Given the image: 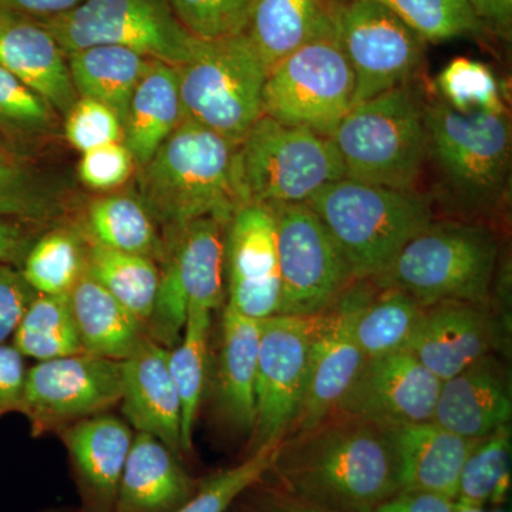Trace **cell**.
<instances>
[{"label": "cell", "instance_id": "1", "mask_svg": "<svg viewBox=\"0 0 512 512\" xmlns=\"http://www.w3.org/2000/svg\"><path fill=\"white\" fill-rule=\"evenodd\" d=\"M266 474L328 512H370L403 490L387 431L339 410L282 440Z\"/></svg>", "mask_w": 512, "mask_h": 512}, {"label": "cell", "instance_id": "2", "mask_svg": "<svg viewBox=\"0 0 512 512\" xmlns=\"http://www.w3.org/2000/svg\"><path fill=\"white\" fill-rule=\"evenodd\" d=\"M424 127L426 165L433 167L441 205L467 221L497 210L510 177L508 113L463 114L441 99L424 101Z\"/></svg>", "mask_w": 512, "mask_h": 512}, {"label": "cell", "instance_id": "3", "mask_svg": "<svg viewBox=\"0 0 512 512\" xmlns=\"http://www.w3.org/2000/svg\"><path fill=\"white\" fill-rule=\"evenodd\" d=\"M234 144L184 119L140 167V201L165 231L200 218L228 225L241 207L234 183Z\"/></svg>", "mask_w": 512, "mask_h": 512}, {"label": "cell", "instance_id": "4", "mask_svg": "<svg viewBox=\"0 0 512 512\" xmlns=\"http://www.w3.org/2000/svg\"><path fill=\"white\" fill-rule=\"evenodd\" d=\"M498 255L497 235L483 221L434 218L372 282L407 293L421 308L443 302L487 305Z\"/></svg>", "mask_w": 512, "mask_h": 512}, {"label": "cell", "instance_id": "5", "mask_svg": "<svg viewBox=\"0 0 512 512\" xmlns=\"http://www.w3.org/2000/svg\"><path fill=\"white\" fill-rule=\"evenodd\" d=\"M318 215L355 281L382 274L404 245L434 220L433 200L404 191L342 178L306 202Z\"/></svg>", "mask_w": 512, "mask_h": 512}, {"label": "cell", "instance_id": "6", "mask_svg": "<svg viewBox=\"0 0 512 512\" xmlns=\"http://www.w3.org/2000/svg\"><path fill=\"white\" fill-rule=\"evenodd\" d=\"M346 178L417 190L426 170L424 100L412 84L353 104L335 133Z\"/></svg>", "mask_w": 512, "mask_h": 512}, {"label": "cell", "instance_id": "7", "mask_svg": "<svg viewBox=\"0 0 512 512\" xmlns=\"http://www.w3.org/2000/svg\"><path fill=\"white\" fill-rule=\"evenodd\" d=\"M332 138L262 116L235 148L234 183L241 205L302 204L345 178Z\"/></svg>", "mask_w": 512, "mask_h": 512}, {"label": "cell", "instance_id": "8", "mask_svg": "<svg viewBox=\"0 0 512 512\" xmlns=\"http://www.w3.org/2000/svg\"><path fill=\"white\" fill-rule=\"evenodd\" d=\"M184 119L238 146L264 116L262 93L268 69L248 36L201 42L177 67Z\"/></svg>", "mask_w": 512, "mask_h": 512}, {"label": "cell", "instance_id": "9", "mask_svg": "<svg viewBox=\"0 0 512 512\" xmlns=\"http://www.w3.org/2000/svg\"><path fill=\"white\" fill-rule=\"evenodd\" d=\"M39 22L66 56L113 45L178 67L191 59L198 43L175 18L170 0H86L64 15Z\"/></svg>", "mask_w": 512, "mask_h": 512}, {"label": "cell", "instance_id": "10", "mask_svg": "<svg viewBox=\"0 0 512 512\" xmlns=\"http://www.w3.org/2000/svg\"><path fill=\"white\" fill-rule=\"evenodd\" d=\"M225 228L214 218H200L165 231L164 268L148 338L170 349L177 345L191 306L214 311L224 298Z\"/></svg>", "mask_w": 512, "mask_h": 512}, {"label": "cell", "instance_id": "11", "mask_svg": "<svg viewBox=\"0 0 512 512\" xmlns=\"http://www.w3.org/2000/svg\"><path fill=\"white\" fill-rule=\"evenodd\" d=\"M353 97L355 74L338 40H316L269 70L262 113L279 123L332 137L352 109Z\"/></svg>", "mask_w": 512, "mask_h": 512}, {"label": "cell", "instance_id": "12", "mask_svg": "<svg viewBox=\"0 0 512 512\" xmlns=\"http://www.w3.org/2000/svg\"><path fill=\"white\" fill-rule=\"evenodd\" d=\"M336 40L355 74L353 104L412 84L426 42L376 0H332Z\"/></svg>", "mask_w": 512, "mask_h": 512}, {"label": "cell", "instance_id": "13", "mask_svg": "<svg viewBox=\"0 0 512 512\" xmlns=\"http://www.w3.org/2000/svg\"><path fill=\"white\" fill-rule=\"evenodd\" d=\"M281 276L279 315L312 318L353 284L335 239L306 202L271 207Z\"/></svg>", "mask_w": 512, "mask_h": 512}, {"label": "cell", "instance_id": "14", "mask_svg": "<svg viewBox=\"0 0 512 512\" xmlns=\"http://www.w3.org/2000/svg\"><path fill=\"white\" fill-rule=\"evenodd\" d=\"M313 323V316L261 320L256 416L248 456L281 443L295 426L308 382Z\"/></svg>", "mask_w": 512, "mask_h": 512}, {"label": "cell", "instance_id": "15", "mask_svg": "<svg viewBox=\"0 0 512 512\" xmlns=\"http://www.w3.org/2000/svg\"><path fill=\"white\" fill-rule=\"evenodd\" d=\"M119 360L77 353L39 362L26 373L20 413L35 436L97 416L120 403Z\"/></svg>", "mask_w": 512, "mask_h": 512}, {"label": "cell", "instance_id": "16", "mask_svg": "<svg viewBox=\"0 0 512 512\" xmlns=\"http://www.w3.org/2000/svg\"><path fill=\"white\" fill-rule=\"evenodd\" d=\"M373 291L372 281H356L330 305L313 316L308 382L291 433L311 429L336 412L366 357L357 343L355 319Z\"/></svg>", "mask_w": 512, "mask_h": 512}, {"label": "cell", "instance_id": "17", "mask_svg": "<svg viewBox=\"0 0 512 512\" xmlns=\"http://www.w3.org/2000/svg\"><path fill=\"white\" fill-rule=\"evenodd\" d=\"M441 380L409 352L366 359L339 412L382 429L433 421Z\"/></svg>", "mask_w": 512, "mask_h": 512}, {"label": "cell", "instance_id": "18", "mask_svg": "<svg viewBox=\"0 0 512 512\" xmlns=\"http://www.w3.org/2000/svg\"><path fill=\"white\" fill-rule=\"evenodd\" d=\"M228 305L255 320L279 315L281 276L271 208L241 205L225 228Z\"/></svg>", "mask_w": 512, "mask_h": 512}, {"label": "cell", "instance_id": "19", "mask_svg": "<svg viewBox=\"0 0 512 512\" xmlns=\"http://www.w3.org/2000/svg\"><path fill=\"white\" fill-rule=\"evenodd\" d=\"M494 319L483 303L443 302L424 308L409 346L441 382L493 353Z\"/></svg>", "mask_w": 512, "mask_h": 512}, {"label": "cell", "instance_id": "20", "mask_svg": "<svg viewBox=\"0 0 512 512\" xmlns=\"http://www.w3.org/2000/svg\"><path fill=\"white\" fill-rule=\"evenodd\" d=\"M0 66L63 117L79 100L66 53L37 19L0 10Z\"/></svg>", "mask_w": 512, "mask_h": 512}, {"label": "cell", "instance_id": "21", "mask_svg": "<svg viewBox=\"0 0 512 512\" xmlns=\"http://www.w3.org/2000/svg\"><path fill=\"white\" fill-rule=\"evenodd\" d=\"M168 350L147 338L133 356L121 362V409L138 431L163 441L183 460L181 403L168 367Z\"/></svg>", "mask_w": 512, "mask_h": 512}, {"label": "cell", "instance_id": "22", "mask_svg": "<svg viewBox=\"0 0 512 512\" xmlns=\"http://www.w3.org/2000/svg\"><path fill=\"white\" fill-rule=\"evenodd\" d=\"M512 417L511 377L491 353L441 384L434 419L444 429L480 440Z\"/></svg>", "mask_w": 512, "mask_h": 512}, {"label": "cell", "instance_id": "23", "mask_svg": "<svg viewBox=\"0 0 512 512\" xmlns=\"http://www.w3.org/2000/svg\"><path fill=\"white\" fill-rule=\"evenodd\" d=\"M62 439L83 497L82 512H113L133 433L126 423L110 414H97L70 424Z\"/></svg>", "mask_w": 512, "mask_h": 512}, {"label": "cell", "instance_id": "24", "mask_svg": "<svg viewBox=\"0 0 512 512\" xmlns=\"http://www.w3.org/2000/svg\"><path fill=\"white\" fill-rule=\"evenodd\" d=\"M194 480L183 460L163 441L137 433L131 444L113 512H175L197 493Z\"/></svg>", "mask_w": 512, "mask_h": 512}, {"label": "cell", "instance_id": "25", "mask_svg": "<svg viewBox=\"0 0 512 512\" xmlns=\"http://www.w3.org/2000/svg\"><path fill=\"white\" fill-rule=\"evenodd\" d=\"M384 430L396 451L403 490L427 491L456 500L464 463L481 439L458 436L436 421Z\"/></svg>", "mask_w": 512, "mask_h": 512}, {"label": "cell", "instance_id": "26", "mask_svg": "<svg viewBox=\"0 0 512 512\" xmlns=\"http://www.w3.org/2000/svg\"><path fill=\"white\" fill-rule=\"evenodd\" d=\"M259 338L261 320L248 318L227 303L215 377V410L222 423L238 434L254 430Z\"/></svg>", "mask_w": 512, "mask_h": 512}, {"label": "cell", "instance_id": "27", "mask_svg": "<svg viewBox=\"0 0 512 512\" xmlns=\"http://www.w3.org/2000/svg\"><path fill=\"white\" fill-rule=\"evenodd\" d=\"M245 35L269 72L308 43L336 39L332 0H255Z\"/></svg>", "mask_w": 512, "mask_h": 512}, {"label": "cell", "instance_id": "28", "mask_svg": "<svg viewBox=\"0 0 512 512\" xmlns=\"http://www.w3.org/2000/svg\"><path fill=\"white\" fill-rule=\"evenodd\" d=\"M183 120L177 67L154 60L134 90L124 119L123 143L136 165H146Z\"/></svg>", "mask_w": 512, "mask_h": 512}, {"label": "cell", "instance_id": "29", "mask_svg": "<svg viewBox=\"0 0 512 512\" xmlns=\"http://www.w3.org/2000/svg\"><path fill=\"white\" fill-rule=\"evenodd\" d=\"M69 298L83 353L123 362L148 338L146 326L87 272Z\"/></svg>", "mask_w": 512, "mask_h": 512}, {"label": "cell", "instance_id": "30", "mask_svg": "<svg viewBox=\"0 0 512 512\" xmlns=\"http://www.w3.org/2000/svg\"><path fill=\"white\" fill-rule=\"evenodd\" d=\"M67 60L79 97L107 104L119 114L124 126L131 96L154 60L113 45L86 47Z\"/></svg>", "mask_w": 512, "mask_h": 512}, {"label": "cell", "instance_id": "31", "mask_svg": "<svg viewBox=\"0 0 512 512\" xmlns=\"http://www.w3.org/2000/svg\"><path fill=\"white\" fill-rule=\"evenodd\" d=\"M86 228L96 244L163 261L164 241L140 198L127 194L94 198L87 208Z\"/></svg>", "mask_w": 512, "mask_h": 512}, {"label": "cell", "instance_id": "32", "mask_svg": "<svg viewBox=\"0 0 512 512\" xmlns=\"http://www.w3.org/2000/svg\"><path fill=\"white\" fill-rule=\"evenodd\" d=\"M423 312L407 293L373 284L355 319L357 343L366 359L404 352Z\"/></svg>", "mask_w": 512, "mask_h": 512}, {"label": "cell", "instance_id": "33", "mask_svg": "<svg viewBox=\"0 0 512 512\" xmlns=\"http://www.w3.org/2000/svg\"><path fill=\"white\" fill-rule=\"evenodd\" d=\"M86 272L144 326L147 325L160 284V269L156 261L90 241L87 244Z\"/></svg>", "mask_w": 512, "mask_h": 512}, {"label": "cell", "instance_id": "34", "mask_svg": "<svg viewBox=\"0 0 512 512\" xmlns=\"http://www.w3.org/2000/svg\"><path fill=\"white\" fill-rule=\"evenodd\" d=\"M211 311L201 306L188 309L183 339L168 350V367L181 403V443L184 457L192 453V436L207 380L208 333Z\"/></svg>", "mask_w": 512, "mask_h": 512}, {"label": "cell", "instance_id": "35", "mask_svg": "<svg viewBox=\"0 0 512 512\" xmlns=\"http://www.w3.org/2000/svg\"><path fill=\"white\" fill-rule=\"evenodd\" d=\"M13 348L37 362L82 352L69 295H39L13 333Z\"/></svg>", "mask_w": 512, "mask_h": 512}, {"label": "cell", "instance_id": "36", "mask_svg": "<svg viewBox=\"0 0 512 512\" xmlns=\"http://www.w3.org/2000/svg\"><path fill=\"white\" fill-rule=\"evenodd\" d=\"M87 244L73 228H56L33 242L22 275L39 295H69L86 274Z\"/></svg>", "mask_w": 512, "mask_h": 512}, {"label": "cell", "instance_id": "37", "mask_svg": "<svg viewBox=\"0 0 512 512\" xmlns=\"http://www.w3.org/2000/svg\"><path fill=\"white\" fill-rule=\"evenodd\" d=\"M511 488V427H501L478 441L468 454L456 500L477 504L505 503Z\"/></svg>", "mask_w": 512, "mask_h": 512}, {"label": "cell", "instance_id": "38", "mask_svg": "<svg viewBox=\"0 0 512 512\" xmlns=\"http://www.w3.org/2000/svg\"><path fill=\"white\" fill-rule=\"evenodd\" d=\"M392 10L424 42L439 43L483 32V20L467 0H376Z\"/></svg>", "mask_w": 512, "mask_h": 512}, {"label": "cell", "instance_id": "39", "mask_svg": "<svg viewBox=\"0 0 512 512\" xmlns=\"http://www.w3.org/2000/svg\"><path fill=\"white\" fill-rule=\"evenodd\" d=\"M436 86L440 99L458 113H507L497 76L478 60H451L437 76Z\"/></svg>", "mask_w": 512, "mask_h": 512}, {"label": "cell", "instance_id": "40", "mask_svg": "<svg viewBox=\"0 0 512 512\" xmlns=\"http://www.w3.org/2000/svg\"><path fill=\"white\" fill-rule=\"evenodd\" d=\"M56 114L42 97L0 66V137L25 144L50 136L57 127Z\"/></svg>", "mask_w": 512, "mask_h": 512}, {"label": "cell", "instance_id": "41", "mask_svg": "<svg viewBox=\"0 0 512 512\" xmlns=\"http://www.w3.org/2000/svg\"><path fill=\"white\" fill-rule=\"evenodd\" d=\"M55 211V197L35 171L12 151L0 148V218L39 222L49 220Z\"/></svg>", "mask_w": 512, "mask_h": 512}, {"label": "cell", "instance_id": "42", "mask_svg": "<svg viewBox=\"0 0 512 512\" xmlns=\"http://www.w3.org/2000/svg\"><path fill=\"white\" fill-rule=\"evenodd\" d=\"M279 444L261 448L237 466L202 478L194 497L175 512H227L245 488L268 473Z\"/></svg>", "mask_w": 512, "mask_h": 512}, {"label": "cell", "instance_id": "43", "mask_svg": "<svg viewBox=\"0 0 512 512\" xmlns=\"http://www.w3.org/2000/svg\"><path fill=\"white\" fill-rule=\"evenodd\" d=\"M255 0H170L175 18L201 42L244 35Z\"/></svg>", "mask_w": 512, "mask_h": 512}, {"label": "cell", "instance_id": "44", "mask_svg": "<svg viewBox=\"0 0 512 512\" xmlns=\"http://www.w3.org/2000/svg\"><path fill=\"white\" fill-rule=\"evenodd\" d=\"M64 137L80 153L110 143H123V121L107 104L79 97L64 116Z\"/></svg>", "mask_w": 512, "mask_h": 512}, {"label": "cell", "instance_id": "45", "mask_svg": "<svg viewBox=\"0 0 512 512\" xmlns=\"http://www.w3.org/2000/svg\"><path fill=\"white\" fill-rule=\"evenodd\" d=\"M134 168L136 161L124 143H110L84 151L77 173L90 190L110 191L126 183Z\"/></svg>", "mask_w": 512, "mask_h": 512}, {"label": "cell", "instance_id": "46", "mask_svg": "<svg viewBox=\"0 0 512 512\" xmlns=\"http://www.w3.org/2000/svg\"><path fill=\"white\" fill-rule=\"evenodd\" d=\"M227 512H328L296 497L266 474L245 488Z\"/></svg>", "mask_w": 512, "mask_h": 512}, {"label": "cell", "instance_id": "47", "mask_svg": "<svg viewBox=\"0 0 512 512\" xmlns=\"http://www.w3.org/2000/svg\"><path fill=\"white\" fill-rule=\"evenodd\" d=\"M37 292L12 265L0 264V345L13 338Z\"/></svg>", "mask_w": 512, "mask_h": 512}, {"label": "cell", "instance_id": "48", "mask_svg": "<svg viewBox=\"0 0 512 512\" xmlns=\"http://www.w3.org/2000/svg\"><path fill=\"white\" fill-rule=\"evenodd\" d=\"M25 360L13 346L0 345V417L19 412L26 382Z\"/></svg>", "mask_w": 512, "mask_h": 512}, {"label": "cell", "instance_id": "49", "mask_svg": "<svg viewBox=\"0 0 512 512\" xmlns=\"http://www.w3.org/2000/svg\"><path fill=\"white\" fill-rule=\"evenodd\" d=\"M454 500L427 491L402 490L370 512H453Z\"/></svg>", "mask_w": 512, "mask_h": 512}, {"label": "cell", "instance_id": "50", "mask_svg": "<svg viewBox=\"0 0 512 512\" xmlns=\"http://www.w3.org/2000/svg\"><path fill=\"white\" fill-rule=\"evenodd\" d=\"M84 2L86 0H0V10L42 20L64 15Z\"/></svg>", "mask_w": 512, "mask_h": 512}, {"label": "cell", "instance_id": "51", "mask_svg": "<svg viewBox=\"0 0 512 512\" xmlns=\"http://www.w3.org/2000/svg\"><path fill=\"white\" fill-rule=\"evenodd\" d=\"M33 241L18 222L0 218V264H13L25 259Z\"/></svg>", "mask_w": 512, "mask_h": 512}, {"label": "cell", "instance_id": "52", "mask_svg": "<svg viewBox=\"0 0 512 512\" xmlns=\"http://www.w3.org/2000/svg\"><path fill=\"white\" fill-rule=\"evenodd\" d=\"M480 19L487 20L495 29L510 36L512 25V0H480Z\"/></svg>", "mask_w": 512, "mask_h": 512}, {"label": "cell", "instance_id": "53", "mask_svg": "<svg viewBox=\"0 0 512 512\" xmlns=\"http://www.w3.org/2000/svg\"><path fill=\"white\" fill-rule=\"evenodd\" d=\"M487 505L470 503V501L454 500L453 512H488Z\"/></svg>", "mask_w": 512, "mask_h": 512}, {"label": "cell", "instance_id": "54", "mask_svg": "<svg viewBox=\"0 0 512 512\" xmlns=\"http://www.w3.org/2000/svg\"><path fill=\"white\" fill-rule=\"evenodd\" d=\"M467 2L470 3L471 8L474 9V12H476L478 16V12H480V0H467ZM478 18H480V16H478Z\"/></svg>", "mask_w": 512, "mask_h": 512}, {"label": "cell", "instance_id": "55", "mask_svg": "<svg viewBox=\"0 0 512 512\" xmlns=\"http://www.w3.org/2000/svg\"><path fill=\"white\" fill-rule=\"evenodd\" d=\"M488 512H508V511L504 510V508H501L500 505H497V507L493 508V510H490Z\"/></svg>", "mask_w": 512, "mask_h": 512}]
</instances>
